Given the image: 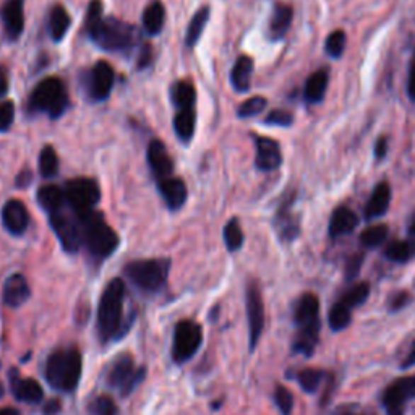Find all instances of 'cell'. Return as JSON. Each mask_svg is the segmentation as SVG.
<instances>
[{"instance_id": "1", "label": "cell", "mask_w": 415, "mask_h": 415, "mask_svg": "<svg viewBox=\"0 0 415 415\" xmlns=\"http://www.w3.org/2000/svg\"><path fill=\"white\" fill-rule=\"evenodd\" d=\"M85 30L88 38L109 52H130L138 41V31L130 23L106 18L101 0H93L88 7Z\"/></svg>"}, {"instance_id": "2", "label": "cell", "mask_w": 415, "mask_h": 415, "mask_svg": "<svg viewBox=\"0 0 415 415\" xmlns=\"http://www.w3.org/2000/svg\"><path fill=\"white\" fill-rule=\"evenodd\" d=\"M125 283L120 278L106 285L98 307L96 328L103 342H110L123 333V308H125Z\"/></svg>"}, {"instance_id": "3", "label": "cell", "mask_w": 415, "mask_h": 415, "mask_svg": "<svg viewBox=\"0 0 415 415\" xmlns=\"http://www.w3.org/2000/svg\"><path fill=\"white\" fill-rule=\"evenodd\" d=\"M81 372L83 357L80 351L70 347V349H59L49 356L44 375L55 391L74 392L80 383Z\"/></svg>"}, {"instance_id": "4", "label": "cell", "mask_w": 415, "mask_h": 415, "mask_svg": "<svg viewBox=\"0 0 415 415\" xmlns=\"http://www.w3.org/2000/svg\"><path fill=\"white\" fill-rule=\"evenodd\" d=\"M83 231V246L96 261H103L110 256L119 246V235L112 229L101 212H89L80 216Z\"/></svg>"}, {"instance_id": "5", "label": "cell", "mask_w": 415, "mask_h": 415, "mask_svg": "<svg viewBox=\"0 0 415 415\" xmlns=\"http://www.w3.org/2000/svg\"><path fill=\"white\" fill-rule=\"evenodd\" d=\"M171 261L167 258H151V260H135L123 269L135 288L144 294H158L169 278Z\"/></svg>"}, {"instance_id": "6", "label": "cell", "mask_w": 415, "mask_h": 415, "mask_svg": "<svg viewBox=\"0 0 415 415\" xmlns=\"http://www.w3.org/2000/svg\"><path fill=\"white\" fill-rule=\"evenodd\" d=\"M69 94L64 81L59 78H46L39 85L33 89L30 103H28V110L35 112V114H47L50 119H59L65 114L69 109Z\"/></svg>"}, {"instance_id": "7", "label": "cell", "mask_w": 415, "mask_h": 415, "mask_svg": "<svg viewBox=\"0 0 415 415\" xmlns=\"http://www.w3.org/2000/svg\"><path fill=\"white\" fill-rule=\"evenodd\" d=\"M49 222L52 231L57 235L59 242L67 254H78L83 246L81 220L69 205L60 210L49 212Z\"/></svg>"}, {"instance_id": "8", "label": "cell", "mask_w": 415, "mask_h": 415, "mask_svg": "<svg viewBox=\"0 0 415 415\" xmlns=\"http://www.w3.org/2000/svg\"><path fill=\"white\" fill-rule=\"evenodd\" d=\"M67 205L74 210L78 216H85L94 211L101 200V190L96 181L86 177L72 178L64 187Z\"/></svg>"}, {"instance_id": "9", "label": "cell", "mask_w": 415, "mask_h": 415, "mask_svg": "<svg viewBox=\"0 0 415 415\" xmlns=\"http://www.w3.org/2000/svg\"><path fill=\"white\" fill-rule=\"evenodd\" d=\"M144 375H147V370L143 367L135 368L132 356L122 354L112 362L108 372V385L119 391L122 396H128L144 380Z\"/></svg>"}, {"instance_id": "10", "label": "cell", "mask_w": 415, "mask_h": 415, "mask_svg": "<svg viewBox=\"0 0 415 415\" xmlns=\"http://www.w3.org/2000/svg\"><path fill=\"white\" fill-rule=\"evenodd\" d=\"M201 342H203V329L198 323L192 319L178 322L174 331L172 342V358L174 362L183 363L192 358L198 352Z\"/></svg>"}, {"instance_id": "11", "label": "cell", "mask_w": 415, "mask_h": 415, "mask_svg": "<svg viewBox=\"0 0 415 415\" xmlns=\"http://www.w3.org/2000/svg\"><path fill=\"white\" fill-rule=\"evenodd\" d=\"M114 70L108 62L101 60L93 65V69L86 75V96L93 103H103L108 99L114 88Z\"/></svg>"}, {"instance_id": "12", "label": "cell", "mask_w": 415, "mask_h": 415, "mask_svg": "<svg viewBox=\"0 0 415 415\" xmlns=\"http://www.w3.org/2000/svg\"><path fill=\"white\" fill-rule=\"evenodd\" d=\"M246 318H249L250 351H254L265 329V304L256 283H250L246 288Z\"/></svg>"}, {"instance_id": "13", "label": "cell", "mask_w": 415, "mask_h": 415, "mask_svg": "<svg viewBox=\"0 0 415 415\" xmlns=\"http://www.w3.org/2000/svg\"><path fill=\"white\" fill-rule=\"evenodd\" d=\"M415 397V375L404 377L388 386L383 394V406L388 415H404L407 402Z\"/></svg>"}, {"instance_id": "14", "label": "cell", "mask_w": 415, "mask_h": 415, "mask_svg": "<svg viewBox=\"0 0 415 415\" xmlns=\"http://www.w3.org/2000/svg\"><path fill=\"white\" fill-rule=\"evenodd\" d=\"M0 18L8 41L15 42L20 39L25 28V0H5L0 8Z\"/></svg>"}, {"instance_id": "15", "label": "cell", "mask_w": 415, "mask_h": 415, "mask_svg": "<svg viewBox=\"0 0 415 415\" xmlns=\"http://www.w3.org/2000/svg\"><path fill=\"white\" fill-rule=\"evenodd\" d=\"M2 224L5 231L10 232L15 237H20L26 232L30 226V215L23 201L8 200L2 208Z\"/></svg>"}, {"instance_id": "16", "label": "cell", "mask_w": 415, "mask_h": 415, "mask_svg": "<svg viewBox=\"0 0 415 415\" xmlns=\"http://www.w3.org/2000/svg\"><path fill=\"white\" fill-rule=\"evenodd\" d=\"M256 169L263 172L276 171L283 164V153L276 140L268 137H255Z\"/></svg>"}, {"instance_id": "17", "label": "cell", "mask_w": 415, "mask_h": 415, "mask_svg": "<svg viewBox=\"0 0 415 415\" xmlns=\"http://www.w3.org/2000/svg\"><path fill=\"white\" fill-rule=\"evenodd\" d=\"M147 158H148V166L151 169V174L154 176L156 182L162 181V178L172 177L174 164H172L169 153H167L164 143L159 142V140H153V142L148 144Z\"/></svg>"}, {"instance_id": "18", "label": "cell", "mask_w": 415, "mask_h": 415, "mask_svg": "<svg viewBox=\"0 0 415 415\" xmlns=\"http://www.w3.org/2000/svg\"><path fill=\"white\" fill-rule=\"evenodd\" d=\"M10 388L13 396L21 402L39 404L44 399V391L36 380L21 378V375L15 368L10 370Z\"/></svg>"}, {"instance_id": "19", "label": "cell", "mask_w": 415, "mask_h": 415, "mask_svg": "<svg viewBox=\"0 0 415 415\" xmlns=\"http://www.w3.org/2000/svg\"><path fill=\"white\" fill-rule=\"evenodd\" d=\"M30 295L31 289L30 285H28V281L23 274L15 273L12 276L7 278V281H5L2 289V299L5 305L18 308L30 299Z\"/></svg>"}, {"instance_id": "20", "label": "cell", "mask_w": 415, "mask_h": 415, "mask_svg": "<svg viewBox=\"0 0 415 415\" xmlns=\"http://www.w3.org/2000/svg\"><path fill=\"white\" fill-rule=\"evenodd\" d=\"M158 190L171 211H177L187 201V187L183 181L177 177H167L158 182Z\"/></svg>"}, {"instance_id": "21", "label": "cell", "mask_w": 415, "mask_h": 415, "mask_svg": "<svg viewBox=\"0 0 415 415\" xmlns=\"http://www.w3.org/2000/svg\"><path fill=\"white\" fill-rule=\"evenodd\" d=\"M390 203H391V187L386 182L378 183L375 187L372 196H370L368 203L363 210V215H365L367 221L377 220V217H381L386 215V211L390 210Z\"/></svg>"}, {"instance_id": "22", "label": "cell", "mask_w": 415, "mask_h": 415, "mask_svg": "<svg viewBox=\"0 0 415 415\" xmlns=\"http://www.w3.org/2000/svg\"><path fill=\"white\" fill-rule=\"evenodd\" d=\"M358 226V217L351 208L339 206L334 210L329 221V235L333 239H339L342 235L351 234Z\"/></svg>"}, {"instance_id": "23", "label": "cell", "mask_w": 415, "mask_h": 415, "mask_svg": "<svg viewBox=\"0 0 415 415\" xmlns=\"http://www.w3.org/2000/svg\"><path fill=\"white\" fill-rule=\"evenodd\" d=\"M294 319L297 326H305V324L319 322V300L317 295L304 294L297 302L294 310Z\"/></svg>"}, {"instance_id": "24", "label": "cell", "mask_w": 415, "mask_h": 415, "mask_svg": "<svg viewBox=\"0 0 415 415\" xmlns=\"http://www.w3.org/2000/svg\"><path fill=\"white\" fill-rule=\"evenodd\" d=\"M294 12L289 5L278 4L274 7V12L271 15V21H269V38L273 41H279L285 35H288L290 23H292Z\"/></svg>"}, {"instance_id": "25", "label": "cell", "mask_w": 415, "mask_h": 415, "mask_svg": "<svg viewBox=\"0 0 415 415\" xmlns=\"http://www.w3.org/2000/svg\"><path fill=\"white\" fill-rule=\"evenodd\" d=\"M290 205H292V201H288V203H284L281 208H279L276 220H274V226H276L279 237L285 240V242L294 240L300 232L299 222H297V220L292 216V212H290Z\"/></svg>"}, {"instance_id": "26", "label": "cell", "mask_w": 415, "mask_h": 415, "mask_svg": "<svg viewBox=\"0 0 415 415\" xmlns=\"http://www.w3.org/2000/svg\"><path fill=\"white\" fill-rule=\"evenodd\" d=\"M251 75H254V60L249 55H240L232 67L231 83L235 91L246 93L250 89Z\"/></svg>"}, {"instance_id": "27", "label": "cell", "mask_w": 415, "mask_h": 415, "mask_svg": "<svg viewBox=\"0 0 415 415\" xmlns=\"http://www.w3.org/2000/svg\"><path fill=\"white\" fill-rule=\"evenodd\" d=\"M319 329H322V323L319 322L305 324V326H300L299 334H297L295 342H294V351L299 352V354H302V356H305V357H310L318 344Z\"/></svg>"}, {"instance_id": "28", "label": "cell", "mask_w": 415, "mask_h": 415, "mask_svg": "<svg viewBox=\"0 0 415 415\" xmlns=\"http://www.w3.org/2000/svg\"><path fill=\"white\" fill-rule=\"evenodd\" d=\"M328 81H329V74L326 69H319L315 74L308 76L304 89V96L312 104L322 103L324 94H326L328 89Z\"/></svg>"}, {"instance_id": "29", "label": "cell", "mask_w": 415, "mask_h": 415, "mask_svg": "<svg viewBox=\"0 0 415 415\" xmlns=\"http://www.w3.org/2000/svg\"><path fill=\"white\" fill-rule=\"evenodd\" d=\"M196 127V112L195 108L177 109V114L174 117V130L182 143L192 142Z\"/></svg>"}, {"instance_id": "30", "label": "cell", "mask_w": 415, "mask_h": 415, "mask_svg": "<svg viewBox=\"0 0 415 415\" xmlns=\"http://www.w3.org/2000/svg\"><path fill=\"white\" fill-rule=\"evenodd\" d=\"M38 201L44 211L54 212L64 208L67 205L64 187H57V185H44L38 190Z\"/></svg>"}, {"instance_id": "31", "label": "cell", "mask_w": 415, "mask_h": 415, "mask_svg": "<svg viewBox=\"0 0 415 415\" xmlns=\"http://www.w3.org/2000/svg\"><path fill=\"white\" fill-rule=\"evenodd\" d=\"M72 25V18L62 5H55L49 13V35L54 42H60L65 38Z\"/></svg>"}, {"instance_id": "32", "label": "cell", "mask_w": 415, "mask_h": 415, "mask_svg": "<svg viewBox=\"0 0 415 415\" xmlns=\"http://www.w3.org/2000/svg\"><path fill=\"white\" fill-rule=\"evenodd\" d=\"M164 20H166V10L164 5L161 2H153L148 5L147 10L143 13V26L144 31L148 33L151 36L159 35L162 26H164Z\"/></svg>"}, {"instance_id": "33", "label": "cell", "mask_w": 415, "mask_h": 415, "mask_svg": "<svg viewBox=\"0 0 415 415\" xmlns=\"http://www.w3.org/2000/svg\"><path fill=\"white\" fill-rule=\"evenodd\" d=\"M171 98L177 109L195 108L196 89L190 81H177L171 88Z\"/></svg>"}, {"instance_id": "34", "label": "cell", "mask_w": 415, "mask_h": 415, "mask_svg": "<svg viewBox=\"0 0 415 415\" xmlns=\"http://www.w3.org/2000/svg\"><path fill=\"white\" fill-rule=\"evenodd\" d=\"M208 20H210V7H201L188 23L187 35H185V46L190 49L195 47V44L198 42V39L203 35Z\"/></svg>"}, {"instance_id": "35", "label": "cell", "mask_w": 415, "mask_h": 415, "mask_svg": "<svg viewBox=\"0 0 415 415\" xmlns=\"http://www.w3.org/2000/svg\"><path fill=\"white\" fill-rule=\"evenodd\" d=\"M385 256L394 263H407L415 256V240H394L385 249Z\"/></svg>"}, {"instance_id": "36", "label": "cell", "mask_w": 415, "mask_h": 415, "mask_svg": "<svg viewBox=\"0 0 415 415\" xmlns=\"http://www.w3.org/2000/svg\"><path fill=\"white\" fill-rule=\"evenodd\" d=\"M390 235V227L386 224H377V226H370L360 234V244L365 249H377V246L383 245Z\"/></svg>"}, {"instance_id": "37", "label": "cell", "mask_w": 415, "mask_h": 415, "mask_svg": "<svg viewBox=\"0 0 415 415\" xmlns=\"http://www.w3.org/2000/svg\"><path fill=\"white\" fill-rule=\"evenodd\" d=\"M351 319H352L351 308L342 304V302H338V304L331 307L329 315H328V323H329V328L333 331L346 329L351 324Z\"/></svg>"}, {"instance_id": "38", "label": "cell", "mask_w": 415, "mask_h": 415, "mask_svg": "<svg viewBox=\"0 0 415 415\" xmlns=\"http://www.w3.org/2000/svg\"><path fill=\"white\" fill-rule=\"evenodd\" d=\"M39 172H41L42 177L50 178L55 177L59 172V158L55 154V149L47 144L41 151V156H39Z\"/></svg>"}, {"instance_id": "39", "label": "cell", "mask_w": 415, "mask_h": 415, "mask_svg": "<svg viewBox=\"0 0 415 415\" xmlns=\"http://www.w3.org/2000/svg\"><path fill=\"white\" fill-rule=\"evenodd\" d=\"M224 242L229 251H237L244 245V232L237 217H232L224 227Z\"/></svg>"}, {"instance_id": "40", "label": "cell", "mask_w": 415, "mask_h": 415, "mask_svg": "<svg viewBox=\"0 0 415 415\" xmlns=\"http://www.w3.org/2000/svg\"><path fill=\"white\" fill-rule=\"evenodd\" d=\"M368 295H370V284L360 283V284H357V285H354V288H351L349 290H347V292L342 295L341 302L352 310V308L365 304Z\"/></svg>"}, {"instance_id": "41", "label": "cell", "mask_w": 415, "mask_h": 415, "mask_svg": "<svg viewBox=\"0 0 415 415\" xmlns=\"http://www.w3.org/2000/svg\"><path fill=\"white\" fill-rule=\"evenodd\" d=\"M324 378V372L317 368H305L299 373V383L305 392H315Z\"/></svg>"}, {"instance_id": "42", "label": "cell", "mask_w": 415, "mask_h": 415, "mask_svg": "<svg viewBox=\"0 0 415 415\" xmlns=\"http://www.w3.org/2000/svg\"><path fill=\"white\" fill-rule=\"evenodd\" d=\"M268 106V101L263 96H254L250 99H246L244 104H240V108L237 110V115L240 119H250V117H255L258 114H261L265 108Z\"/></svg>"}, {"instance_id": "43", "label": "cell", "mask_w": 415, "mask_h": 415, "mask_svg": "<svg viewBox=\"0 0 415 415\" xmlns=\"http://www.w3.org/2000/svg\"><path fill=\"white\" fill-rule=\"evenodd\" d=\"M346 42H347V38H346V33L344 31H333L326 39V52L329 57L333 59H339L342 54H344V49H346Z\"/></svg>"}, {"instance_id": "44", "label": "cell", "mask_w": 415, "mask_h": 415, "mask_svg": "<svg viewBox=\"0 0 415 415\" xmlns=\"http://www.w3.org/2000/svg\"><path fill=\"white\" fill-rule=\"evenodd\" d=\"M89 412L91 415H117L119 409L114 399L109 396H98L91 404H89Z\"/></svg>"}, {"instance_id": "45", "label": "cell", "mask_w": 415, "mask_h": 415, "mask_svg": "<svg viewBox=\"0 0 415 415\" xmlns=\"http://www.w3.org/2000/svg\"><path fill=\"white\" fill-rule=\"evenodd\" d=\"M274 402L283 415H290L294 409V396L285 386H278L276 391H274Z\"/></svg>"}, {"instance_id": "46", "label": "cell", "mask_w": 415, "mask_h": 415, "mask_svg": "<svg viewBox=\"0 0 415 415\" xmlns=\"http://www.w3.org/2000/svg\"><path fill=\"white\" fill-rule=\"evenodd\" d=\"M15 119V104L12 101H4L0 103V133L10 130Z\"/></svg>"}, {"instance_id": "47", "label": "cell", "mask_w": 415, "mask_h": 415, "mask_svg": "<svg viewBox=\"0 0 415 415\" xmlns=\"http://www.w3.org/2000/svg\"><path fill=\"white\" fill-rule=\"evenodd\" d=\"M294 122V115L288 110L274 109L269 112L265 119L266 125H278V127H290Z\"/></svg>"}, {"instance_id": "48", "label": "cell", "mask_w": 415, "mask_h": 415, "mask_svg": "<svg viewBox=\"0 0 415 415\" xmlns=\"http://www.w3.org/2000/svg\"><path fill=\"white\" fill-rule=\"evenodd\" d=\"M362 265H363V255L362 254L351 256L346 263V278L347 279L357 278L358 273H360V269H362Z\"/></svg>"}, {"instance_id": "49", "label": "cell", "mask_w": 415, "mask_h": 415, "mask_svg": "<svg viewBox=\"0 0 415 415\" xmlns=\"http://www.w3.org/2000/svg\"><path fill=\"white\" fill-rule=\"evenodd\" d=\"M411 295H409L407 292H399L396 294L394 297H391L390 300V310L391 312H397L401 310V308H404L406 305L411 304Z\"/></svg>"}, {"instance_id": "50", "label": "cell", "mask_w": 415, "mask_h": 415, "mask_svg": "<svg viewBox=\"0 0 415 415\" xmlns=\"http://www.w3.org/2000/svg\"><path fill=\"white\" fill-rule=\"evenodd\" d=\"M151 57H153V54H151V46L149 44H143V47L138 54V69L148 67L151 64Z\"/></svg>"}, {"instance_id": "51", "label": "cell", "mask_w": 415, "mask_h": 415, "mask_svg": "<svg viewBox=\"0 0 415 415\" xmlns=\"http://www.w3.org/2000/svg\"><path fill=\"white\" fill-rule=\"evenodd\" d=\"M31 181H33V174L30 171H28V169L21 171L18 174V177H16V187H18V188H26L28 185L31 183Z\"/></svg>"}, {"instance_id": "52", "label": "cell", "mask_w": 415, "mask_h": 415, "mask_svg": "<svg viewBox=\"0 0 415 415\" xmlns=\"http://www.w3.org/2000/svg\"><path fill=\"white\" fill-rule=\"evenodd\" d=\"M386 153H388V140L380 138L377 144H375V156H377L378 159H383Z\"/></svg>"}, {"instance_id": "53", "label": "cell", "mask_w": 415, "mask_h": 415, "mask_svg": "<svg viewBox=\"0 0 415 415\" xmlns=\"http://www.w3.org/2000/svg\"><path fill=\"white\" fill-rule=\"evenodd\" d=\"M8 91V78L7 72H5L2 67H0V98H4Z\"/></svg>"}, {"instance_id": "54", "label": "cell", "mask_w": 415, "mask_h": 415, "mask_svg": "<svg viewBox=\"0 0 415 415\" xmlns=\"http://www.w3.org/2000/svg\"><path fill=\"white\" fill-rule=\"evenodd\" d=\"M407 91L409 96L412 101H415V62L411 67V75H409V83H407Z\"/></svg>"}, {"instance_id": "55", "label": "cell", "mask_w": 415, "mask_h": 415, "mask_svg": "<svg viewBox=\"0 0 415 415\" xmlns=\"http://www.w3.org/2000/svg\"><path fill=\"white\" fill-rule=\"evenodd\" d=\"M60 411V402L57 399H52L46 402V406H44V414L46 415H55Z\"/></svg>"}, {"instance_id": "56", "label": "cell", "mask_w": 415, "mask_h": 415, "mask_svg": "<svg viewBox=\"0 0 415 415\" xmlns=\"http://www.w3.org/2000/svg\"><path fill=\"white\" fill-rule=\"evenodd\" d=\"M414 365H415V342L412 344V349L409 351L407 357L404 358L402 363H401V367H402V368H411V367H414Z\"/></svg>"}, {"instance_id": "57", "label": "cell", "mask_w": 415, "mask_h": 415, "mask_svg": "<svg viewBox=\"0 0 415 415\" xmlns=\"http://www.w3.org/2000/svg\"><path fill=\"white\" fill-rule=\"evenodd\" d=\"M0 415H20L15 407H2L0 409Z\"/></svg>"}, {"instance_id": "58", "label": "cell", "mask_w": 415, "mask_h": 415, "mask_svg": "<svg viewBox=\"0 0 415 415\" xmlns=\"http://www.w3.org/2000/svg\"><path fill=\"white\" fill-rule=\"evenodd\" d=\"M409 234H411L412 237H415V212H414V215H412L411 224H409Z\"/></svg>"}, {"instance_id": "59", "label": "cell", "mask_w": 415, "mask_h": 415, "mask_svg": "<svg viewBox=\"0 0 415 415\" xmlns=\"http://www.w3.org/2000/svg\"><path fill=\"white\" fill-rule=\"evenodd\" d=\"M4 394H5V386L2 383H0V397H2Z\"/></svg>"}, {"instance_id": "60", "label": "cell", "mask_w": 415, "mask_h": 415, "mask_svg": "<svg viewBox=\"0 0 415 415\" xmlns=\"http://www.w3.org/2000/svg\"><path fill=\"white\" fill-rule=\"evenodd\" d=\"M346 415H357V414H346Z\"/></svg>"}]
</instances>
